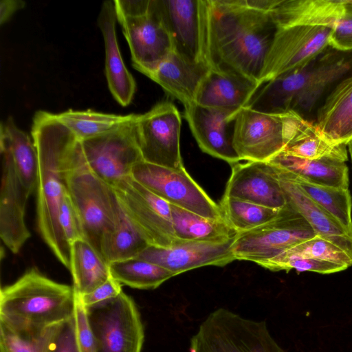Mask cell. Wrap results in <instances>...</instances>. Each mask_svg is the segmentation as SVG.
Listing matches in <instances>:
<instances>
[{
    "mask_svg": "<svg viewBox=\"0 0 352 352\" xmlns=\"http://www.w3.org/2000/svg\"><path fill=\"white\" fill-rule=\"evenodd\" d=\"M278 27L270 12L247 0H208L207 59L212 67L235 72L261 85Z\"/></svg>",
    "mask_w": 352,
    "mask_h": 352,
    "instance_id": "1",
    "label": "cell"
},
{
    "mask_svg": "<svg viewBox=\"0 0 352 352\" xmlns=\"http://www.w3.org/2000/svg\"><path fill=\"white\" fill-rule=\"evenodd\" d=\"M31 136L38 156L36 221L42 239L58 260L70 267V246L61 232L58 217L66 188V172L76 136L51 112L33 117Z\"/></svg>",
    "mask_w": 352,
    "mask_h": 352,
    "instance_id": "2",
    "label": "cell"
},
{
    "mask_svg": "<svg viewBox=\"0 0 352 352\" xmlns=\"http://www.w3.org/2000/svg\"><path fill=\"white\" fill-rule=\"evenodd\" d=\"M76 304L73 286L31 268L1 289L0 322L20 334L34 336L72 318Z\"/></svg>",
    "mask_w": 352,
    "mask_h": 352,
    "instance_id": "3",
    "label": "cell"
},
{
    "mask_svg": "<svg viewBox=\"0 0 352 352\" xmlns=\"http://www.w3.org/2000/svg\"><path fill=\"white\" fill-rule=\"evenodd\" d=\"M66 188L80 219L85 240L101 254L102 239L114 226L119 204L113 188L87 164L78 138L69 158Z\"/></svg>",
    "mask_w": 352,
    "mask_h": 352,
    "instance_id": "4",
    "label": "cell"
},
{
    "mask_svg": "<svg viewBox=\"0 0 352 352\" xmlns=\"http://www.w3.org/2000/svg\"><path fill=\"white\" fill-rule=\"evenodd\" d=\"M190 352L286 351L272 338L265 321L219 308L201 323L190 340Z\"/></svg>",
    "mask_w": 352,
    "mask_h": 352,
    "instance_id": "5",
    "label": "cell"
},
{
    "mask_svg": "<svg viewBox=\"0 0 352 352\" xmlns=\"http://www.w3.org/2000/svg\"><path fill=\"white\" fill-rule=\"evenodd\" d=\"M117 21L133 67L148 76L173 50L171 36L151 0H114Z\"/></svg>",
    "mask_w": 352,
    "mask_h": 352,
    "instance_id": "6",
    "label": "cell"
},
{
    "mask_svg": "<svg viewBox=\"0 0 352 352\" xmlns=\"http://www.w3.org/2000/svg\"><path fill=\"white\" fill-rule=\"evenodd\" d=\"M305 120L292 111L269 114L246 107L234 121V148L241 160L268 162L284 150Z\"/></svg>",
    "mask_w": 352,
    "mask_h": 352,
    "instance_id": "7",
    "label": "cell"
},
{
    "mask_svg": "<svg viewBox=\"0 0 352 352\" xmlns=\"http://www.w3.org/2000/svg\"><path fill=\"white\" fill-rule=\"evenodd\" d=\"M316 236L305 219L287 203L271 221L238 232L232 250L236 260L249 261L261 266L291 247Z\"/></svg>",
    "mask_w": 352,
    "mask_h": 352,
    "instance_id": "8",
    "label": "cell"
},
{
    "mask_svg": "<svg viewBox=\"0 0 352 352\" xmlns=\"http://www.w3.org/2000/svg\"><path fill=\"white\" fill-rule=\"evenodd\" d=\"M85 309L96 340V352H142L144 326L130 296L122 292Z\"/></svg>",
    "mask_w": 352,
    "mask_h": 352,
    "instance_id": "9",
    "label": "cell"
},
{
    "mask_svg": "<svg viewBox=\"0 0 352 352\" xmlns=\"http://www.w3.org/2000/svg\"><path fill=\"white\" fill-rule=\"evenodd\" d=\"M131 177L170 204L206 218L225 219L219 204L192 179L184 166L171 168L142 161Z\"/></svg>",
    "mask_w": 352,
    "mask_h": 352,
    "instance_id": "10",
    "label": "cell"
},
{
    "mask_svg": "<svg viewBox=\"0 0 352 352\" xmlns=\"http://www.w3.org/2000/svg\"><path fill=\"white\" fill-rule=\"evenodd\" d=\"M111 187L121 208L150 245L169 248L181 241L174 233L169 203L131 176Z\"/></svg>",
    "mask_w": 352,
    "mask_h": 352,
    "instance_id": "11",
    "label": "cell"
},
{
    "mask_svg": "<svg viewBox=\"0 0 352 352\" xmlns=\"http://www.w3.org/2000/svg\"><path fill=\"white\" fill-rule=\"evenodd\" d=\"M137 115L106 133L80 140L90 168L111 186L131 176L134 166L144 161L136 135Z\"/></svg>",
    "mask_w": 352,
    "mask_h": 352,
    "instance_id": "12",
    "label": "cell"
},
{
    "mask_svg": "<svg viewBox=\"0 0 352 352\" xmlns=\"http://www.w3.org/2000/svg\"><path fill=\"white\" fill-rule=\"evenodd\" d=\"M181 126L180 113L168 101L138 114L135 130L143 160L171 168L184 166L180 152Z\"/></svg>",
    "mask_w": 352,
    "mask_h": 352,
    "instance_id": "13",
    "label": "cell"
},
{
    "mask_svg": "<svg viewBox=\"0 0 352 352\" xmlns=\"http://www.w3.org/2000/svg\"><path fill=\"white\" fill-rule=\"evenodd\" d=\"M151 2L171 36L173 50L189 59L208 63V0H151Z\"/></svg>",
    "mask_w": 352,
    "mask_h": 352,
    "instance_id": "14",
    "label": "cell"
},
{
    "mask_svg": "<svg viewBox=\"0 0 352 352\" xmlns=\"http://www.w3.org/2000/svg\"><path fill=\"white\" fill-rule=\"evenodd\" d=\"M331 31L327 26L278 28L265 61L261 83L306 65L329 46Z\"/></svg>",
    "mask_w": 352,
    "mask_h": 352,
    "instance_id": "15",
    "label": "cell"
},
{
    "mask_svg": "<svg viewBox=\"0 0 352 352\" xmlns=\"http://www.w3.org/2000/svg\"><path fill=\"white\" fill-rule=\"evenodd\" d=\"M352 73V51L341 52L329 46L306 66L305 85L294 98L289 111L315 123L322 102L346 76Z\"/></svg>",
    "mask_w": 352,
    "mask_h": 352,
    "instance_id": "16",
    "label": "cell"
},
{
    "mask_svg": "<svg viewBox=\"0 0 352 352\" xmlns=\"http://www.w3.org/2000/svg\"><path fill=\"white\" fill-rule=\"evenodd\" d=\"M184 116L201 150L231 166L241 162L232 144L234 121L240 111L208 107L195 102L184 106Z\"/></svg>",
    "mask_w": 352,
    "mask_h": 352,
    "instance_id": "17",
    "label": "cell"
},
{
    "mask_svg": "<svg viewBox=\"0 0 352 352\" xmlns=\"http://www.w3.org/2000/svg\"><path fill=\"white\" fill-rule=\"evenodd\" d=\"M235 237L223 242L181 241L169 248L148 245L136 258L162 266L175 276L208 265L223 267L236 260L232 250Z\"/></svg>",
    "mask_w": 352,
    "mask_h": 352,
    "instance_id": "18",
    "label": "cell"
},
{
    "mask_svg": "<svg viewBox=\"0 0 352 352\" xmlns=\"http://www.w3.org/2000/svg\"><path fill=\"white\" fill-rule=\"evenodd\" d=\"M0 236L6 247L17 254L30 237L25 221L26 204L30 196L23 188L9 154L0 149Z\"/></svg>",
    "mask_w": 352,
    "mask_h": 352,
    "instance_id": "19",
    "label": "cell"
},
{
    "mask_svg": "<svg viewBox=\"0 0 352 352\" xmlns=\"http://www.w3.org/2000/svg\"><path fill=\"white\" fill-rule=\"evenodd\" d=\"M223 197L274 209L287 204L274 168L267 162L247 161L232 165Z\"/></svg>",
    "mask_w": 352,
    "mask_h": 352,
    "instance_id": "20",
    "label": "cell"
},
{
    "mask_svg": "<svg viewBox=\"0 0 352 352\" xmlns=\"http://www.w3.org/2000/svg\"><path fill=\"white\" fill-rule=\"evenodd\" d=\"M116 21L114 0L103 1L97 23L104 44L105 76L109 89L114 99L122 107H126L133 98L136 83L120 53L116 36Z\"/></svg>",
    "mask_w": 352,
    "mask_h": 352,
    "instance_id": "21",
    "label": "cell"
},
{
    "mask_svg": "<svg viewBox=\"0 0 352 352\" xmlns=\"http://www.w3.org/2000/svg\"><path fill=\"white\" fill-rule=\"evenodd\" d=\"M211 69L206 61L193 60L173 50L147 77L186 106L195 102L199 89Z\"/></svg>",
    "mask_w": 352,
    "mask_h": 352,
    "instance_id": "22",
    "label": "cell"
},
{
    "mask_svg": "<svg viewBox=\"0 0 352 352\" xmlns=\"http://www.w3.org/2000/svg\"><path fill=\"white\" fill-rule=\"evenodd\" d=\"M261 85L241 74L212 67L199 89L195 103L240 111L248 107Z\"/></svg>",
    "mask_w": 352,
    "mask_h": 352,
    "instance_id": "23",
    "label": "cell"
},
{
    "mask_svg": "<svg viewBox=\"0 0 352 352\" xmlns=\"http://www.w3.org/2000/svg\"><path fill=\"white\" fill-rule=\"evenodd\" d=\"M272 166L279 180L287 203L305 219L316 235L331 241L352 257V234L349 233L333 217L309 198L282 171Z\"/></svg>",
    "mask_w": 352,
    "mask_h": 352,
    "instance_id": "24",
    "label": "cell"
},
{
    "mask_svg": "<svg viewBox=\"0 0 352 352\" xmlns=\"http://www.w3.org/2000/svg\"><path fill=\"white\" fill-rule=\"evenodd\" d=\"M314 124L332 143L347 145L352 139V73L327 96L316 113Z\"/></svg>",
    "mask_w": 352,
    "mask_h": 352,
    "instance_id": "25",
    "label": "cell"
},
{
    "mask_svg": "<svg viewBox=\"0 0 352 352\" xmlns=\"http://www.w3.org/2000/svg\"><path fill=\"white\" fill-rule=\"evenodd\" d=\"M345 0H276L271 14L278 28L296 25L333 28Z\"/></svg>",
    "mask_w": 352,
    "mask_h": 352,
    "instance_id": "26",
    "label": "cell"
},
{
    "mask_svg": "<svg viewBox=\"0 0 352 352\" xmlns=\"http://www.w3.org/2000/svg\"><path fill=\"white\" fill-rule=\"evenodd\" d=\"M267 162L311 183L346 189L349 188L348 167L345 162L339 160H309L281 151Z\"/></svg>",
    "mask_w": 352,
    "mask_h": 352,
    "instance_id": "27",
    "label": "cell"
},
{
    "mask_svg": "<svg viewBox=\"0 0 352 352\" xmlns=\"http://www.w3.org/2000/svg\"><path fill=\"white\" fill-rule=\"evenodd\" d=\"M32 137L19 129L12 117L2 121L0 126V149L10 155L19 180L31 195L36 190L38 156Z\"/></svg>",
    "mask_w": 352,
    "mask_h": 352,
    "instance_id": "28",
    "label": "cell"
},
{
    "mask_svg": "<svg viewBox=\"0 0 352 352\" xmlns=\"http://www.w3.org/2000/svg\"><path fill=\"white\" fill-rule=\"evenodd\" d=\"M69 270L77 296L89 293L111 277L109 264L85 239L70 245Z\"/></svg>",
    "mask_w": 352,
    "mask_h": 352,
    "instance_id": "29",
    "label": "cell"
},
{
    "mask_svg": "<svg viewBox=\"0 0 352 352\" xmlns=\"http://www.w3.org/2000/svg\"><path fill=\"white\" fill-rule=\"evenodd\" d=\"M170 210L174 233L179 240L223 242L238 233L226 219L206 218L172 204Z\"/></svg>",
    "mask_w": 352,
    "mask_h": 352,
    "instance_id": "30",
    "label": "cell"
},
{
    "mask_svg": "<svg viewBox=\"0 0 352 352\" xmlns=\"http://www.w3.org/2000/svg\"><path fill=\"white\" fill-rule=\"evenodd\" d=\"M148 245L119 204L114 226L101 243L103 258L109 264L136 258Z\"/></svg>",
    "mask_w": 352,
    "mask_h": 352,
    "instance_id": "31",
    "label": "cell"
},
{
    "mask_svg": "<svg viewBox=\"0 0 352 352\" xmlns=\"http://www.w3.org/2000/svg\"><path fill=\"white\" fill-rule=\"evenodd\" d=\"M280 170L293 181L309 198L333 217L352 234V201L349 188L311 183L292 173Z\"/></svg>",
    "mask_w": 352,
    "mask_h": 352,
    "instance_id": "32",
    "label": "cell"
},
{
    "mask_svg": "<svg viewBox=\"0 0 352 352\" xmlns=\"http://www.w3.org/2000/svg\"><path fill=\"white\" fill-rule=\"evenodd\" d=\"M283 151L309 160L333 159L343 162L348 160L346 144L329 142L314 123L307 120Z\"/></svg>",
    "mask_w": 352,
    "mask_h": 352,
    "instance_id": "33",
    "label": "cell"
},
{
    "mask_svg": "<svg viewBox=\"0 0 352 352\" xmlns=\"http://www.w3.org/2000/svg\"><path fill=\"white\" fill-rule=\"evenodd\" d=\"M79 140L106 133L119 125L133 120L136 114L117 115L87 110L68 109L54 113Z\"/></svg>",
    "mask_w": 352,
    "mask_h": 352,
    "instance_id": "34",
    "label": "cell"
},
{
    "mask_svg": "<svg viewBox=\"0 0 352 352\" xmlns=\"http://www.w3.org/2000/svg\"><path fill=\"white\" fill-rule=\"evenodd\" d=\"M111 276L121 285L154 289L175 276L170 271L145 260L133 258L109 263Z\"/></svg>",
    "mask_w": 352,
    "mask_h": 352,
    "instance_id": "35",
    "label": "cell"
},
{
    "mask_svg": "<svg viewBox=\"0 0 352 352\" xmlns=\"http://www.w3.org/2000/svg\"><path fill=\"white\" fill-rule=\"evenodd\" d=\"M219 206L224 219L237 232L249 231L267 223L280 210L226 197H222Z\"/></svg>",
    "mask_w": 352,
    "mask_h": 352,
    "instance_id": "36",
    "label": "cell"
},
{
    "mask_svg": "<svg viewBox=\"0 0 352 352\" xmlns=\"http://www.w3.org/2000/svg\"><path fill=\"white\" fill-rule=\"evenodd\" d=\"M59 324L34 336L16 333L0 322L1 352H53Z\"/></svg>",
    "mask_w": 352,
    "mask_h": 352,
    "instance_id": "37",
    "label": "cell"
},
{
    "mask_svg": "<svg viewBox=\"0 0 352 352\" xmlns=\"http://www.w3.org/2000/svg\"><path fill=\"white\" fill-rule=\"evenodd\" d=\"M276 257L310 258L341 264L348 267L352 265V257L347 252L318 235L291 247Z\"/></svg>",
    "mask_w": 352,
    "mask_h": 352,
    "instance_id": "38",
    "label": "cell"
},
{
    "mask_svg": "<svg viewBox=\"0 0 352 352\" xmlns=\"http://www.w3.org/2000/svg\"><path fill=\"white\" fill-rule=\"evenodd\" d=\"M261 266L274 272H289L291 270H296L299 272H312L319 274H332L348 268L345 265L336 263L302 257H276L265 262Z\"/></svg>",
    "mask_w": 352,
    "mask_h": 352,
    "instance_id": "39",
    "label": "cell"
},
{
    "mask_svg": "<svg viewBox=\"0 0 352 352\" xmlns=\"http://www.w3.org/2000/svg\"><path fill=\"white\" fill-rule=\"evenodd\" d=\"M58 221L63 235L69 246L74 241L85 239L84 230L80 219L68 195L67 190L62 200Z\"/></svg>",
    "mask_w": 352,
    "mask_h": 352,
    "instance_id": "40",
    "label": "cell"
},
{
    "mask_svg": "<svg viewBox=\"0 0 352 352\" xmlns=\"http://www.w3.org/2000/svg\"><path fill=\"white\" fill-rule=\"evenodd\" d=\"M329 45L341 52L352 51V0H345L343 14L332 28Z\"/></svg>",
    "mask_w": 352,
    "mask_h": 352,
    "instance_id": "41",
    "label": "cell"
},
{
    "mask_svg": "<svg viewBox=\"0 0 352 352\" xmlns=\"http://www.w3.org/2000/svg\"><path fill=\"white\" fill-rule=\"evenodd\" d=\"M75 322L76 340L80 352H96V340L87 318L85 307L77 296Z\"/></svg>",
    "mask_w": 352,
    "mask_h": 352,
    "instance_id": "42",
    "label": "cell"
},
{
    "mask_svg": "<svg viewBox=\"0 0 352 352\" xmlns=\"http://www.w3.org/2000/svg\"><path fill=\"white\" fill-rule=\"evenodd\" d=\"M53 352H80L76 340L75 314L59 324Z\"/></svg>",
    "mask_w": 352,
    "mask_h": 352,
    "instance_id": "43",
    "label": "cell"
},
{
    "mask_svg": "<svg viewBox=\"0 0 352 352\" xmlns=\"http://www.w3.org/2000/svg\"><path fill=\"white\" fill-rule=\"evenodd\" d=\"M122 292V285L111 277L89 293L76 296L85 307H88L116 298Z\"/></svg>",
    "mask_w": 352,
    "mask_h": 352,
    "instance_id": "44",
    "label": "cell"
},
{
    "mask_svg": "<svg viewBox=\"0 0 352 352\" xmlns=\"http://www.w3.org/2000/svg\"><path fill=\"white\" fill-rule=\"evenodd\" d=\"M25 1L21 0H1L0 1V23H6L17 10L24 8Z\"/></svg>",
    "mask_w": 352,
    "mask_h": 352,
    "instance_id": "45",
    "label": "cell"
},
{
    "mask_svg": "<svg viewBox=\"0 0 352 352\" xmlns=\"http://www.w3.org/2000/svg\"><path fill=\"white\" fill-rule=\"evenodd\" d=\"M349 152L352 160V139L347 143Z\"/></svg>",
    "mask_w": 352,
    "mask_h": 352,
    "instance_id": "46",
    "label": "cell"
}]
</instances>
